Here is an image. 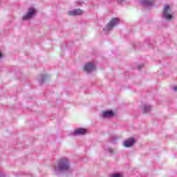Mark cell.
Returning <instances> with one entry per match:
<instances>
[{"instance_id":"1","label":"cell","mask_w":177,"mask_h":177,"mask_svg":"<svg viewBox=\"0 0 177 177\" xmlns=\"http://www.w3.org/2000/svg\"><path fill=\"white\" fill-rule=\"evenodd\" d=\"M70 169V162L69 159L63 157L58 159L56 164V170L60 173H65Z\"/></svg>"},{"instance_id":"2","label":"cell","mask_w":177,"mask_h":177,"mask_svg":"<svg viewBox=\"0 0 177 177\" xmlns=\"http://www.w3.org/2000/svg\"><path fill=\"white\" fill-rule=\"evenodd\" d=\"M120 19L117 17H114L111 19L108 22V23H107L103 29L104 33L106 34H109L112 31V30L120 24Z\"/></svg>"},{"instance_id":"3","label":"cell","mask_w":177,"mask_h":177,"mask_svg":"<svg viewBox=\"0 0 177 177\" xmlns=\"http://www.w3.org/2000/svg\"><path fill=\"white\" fill-rule=\"evenodd\" d=\"M37 13V9L33 7H30L28 9L26 13L23 15L22 17V20L24 21H28L33 18L35 16Z\"/></svg>"},{"instance_id":"4","label":"cell","mask_w":177,"mask_h":177,"mask_svg":"<svg viewBox=\"0 0 177 177\" xmlns=\"http://www.w3.org/2000/svg\"><path fill=\"white\" fill-rule=\"evenodd\" d=\"M96 70V65L93 62H88L84 65L83 70L87 74L94 72Z\"/></svg>"},{"instance_id":"5","label":"cell","mask_w":177,"mask_h":177,"mask_svg":"<svg viewBox=\"0 0 177 177\" xmlns=\"http://www.w3.org/2000/svg\"><path fill=\"white\" fill-rule=\"evenodd\" d=\"M163 16L164 17V18L167 20H170L172 19L173 15L172 14L170 6L166 5L165 6L163 11Z\"/></svg>"},{"instance_id":"6","label":"cell","mask_w":177,"mask_h":177,"mask_svg":"<svg viewBox=\"0 0 177 177\" xmlns=\"http://www.w3.org/2000/svg\"><path fill=\"white\" fill-rule=\"evenodd\" d=\"M84 11L81 8H76L73 10H71L68 11V15L69 16L76 17L82 15L84 14Z\"/></svg>"},{"instance_id":"7","label":"cell","mask_w":177,"mask_h":177,"mask_svg":"<svg viewBox=\"0 0 177 177\" xmlns=\"http://www.w3.org/2000/svg\"><path fill=\"white\" fill-rule=\"evenodd\" d=\"M135 143V139L133 137H129V138L126 139L125 141L123 142V146L125 147V148H130L132 147Z\"/></svg>"},{"instance_id":"8","label":"cell","mask_w":177,"mask_h":177,"mask_svg":"<svg viewBox=\"0 0 177 177\" xmlns=\"http://www.w3.org/2000/svg\"><path fill=\"white\" fill-rule=\"evenodd\" d=\"M115 115L114 111L112 109L107 110L102 112L101 114L102 117L104 119H109L113 117Z\"/></svg>"},{"instance_id":"9","label":"cell","mask_w":177,"mask_h":177,"mask_svg":"<svg viewBox=\"0 0 177 177\" xmlns=\"http://www.w3.org/2000/svg\"><path fill=\"white\" fill-rule=\"evenodd\" d=\"M87 133V130L85 128H78L73 132V134L75 136H82L86 135Z\"/></svg>"},{"instance_id":"10","label":"cell","mask_w":177,"mask_h":177,"mask_svg":"<svg viewBox=\"0 0 177 177\" xmlns=\"http://www.w3.org/2000/svg\"><path fill=\"white\" fill-rule=\"evenodd\" d=\"M141 4L144 7L149 8V7H152L154 5L155 1L154 0H141Z\"/></svg>"},{"instance_id":"11","label":"cell","mask_w":177,"mask_h":177,"mask_svg":"<svg viewBox=\"0 0 177 177\" xmlns=\"http://www.w3.org/2000/svg\"><path fill=\"white\" fill-rule=\"evenodd\" d=\"M152 109V106H151L150 105H144L143 106V108H142V110H143V112L144 113H148V112H150Z\"/></svg>"},{"instance_id":"12","label":"cell","mask_w":177,"mask_h":177,"mask_svg":"<svg viewBox=\"0 0 177 177\" xmlns=\"http://www.w3.org/2000/svg\"><path fill=\"white\" fill-rule=\"evenodd\" d=\"M48 77V76L47 75V74H42L41 76H40V79H39V80L42 82V83H44L45 82L46 80H47V78Z\"/></svg>"},{"instance_id":"13","label":"cell","mask_w":177,"mask_h":177,"mask_svg":"<svg viewBox=\"0 0 177 177\" xmlns=\"http://www.w3.org/2000/svg\"><path fill=\"white\" fill-rule=\"evenodd\" d=\"M110 177H124V175L120 172H114L110 175Z\"/></svg>"},{"instance_id":"14","label":"cell","mask_w":177,"mask_h":177,"mask_svg":"<svg viewBox=\"0 0 177 177\" xmlns=\"http://www.w3.org/2000/svg\"><path fill=\"white\" fill-rule=\"evenodd\" d=\"M118 3H122L125 1V0H116Z\"/></svg>"}]
</instances>
